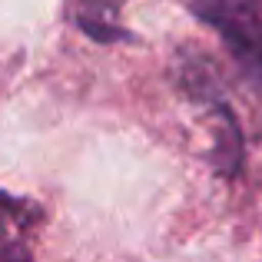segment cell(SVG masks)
Instances as JSON below:
<instances>
[{"label": "cell", "mask_w": 262, "mask_h": 262, "mask_svg": "<svg viewBox=\"0 0 262 262\" xmlns=\"http://www.w3.org/2000/svg\"><path fill=\"white\" fill-rule=\"evenodd\" d=\"M189 7L223 33L236 57L262 70V0H189Z\"/></svg>", "instance_id": "cell-1"}, {"label": "cell", "mask_w": 262, "mask_h": 262, "mask_svg": "<svg viewBox=\"0 0 262 262\" xmlns=\"http://www.w3.org/2000/svg\"><path fill=\"white\" fill-rule=\"evenodd\" d=\"M43 223V209L30 199H17L10 192H0V256H17L27 259V236L33 232V226Z\"/></svg>", "instance_id": "cell-2"}, {"label": "cell", "mask_w": 262, "mask_h": 262, "mask_svg": "<svg viewBox=\"0 0 262 262\" xmlns=\"http://www.w3.org/2000/svg\"><path fill=\"white\" fill-rule=\"evenodd\" d=\"M77 24L86 37L96 43H113V40H129L123 27H116V13H120L123 0H77Z\"/></svg>", "instance_id": "cell-3"}]
</instances>
